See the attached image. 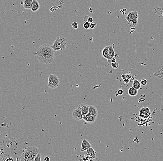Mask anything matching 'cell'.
I'll use <instances>...</instances> for the list:
<instances>
[{"label": "cell", "mask_w": 163, "mask_h": 161, "mask_svg": "<svg viewBox=\"0 0 163 161\" xmlns=\"http://www.w3.org/2000/svg\"><path fill=\"white\" fill-rule=\"evenodd\" d=\"M35 56L41 63L50 64L54 61L55 51L54 50L51 46L44 44L38 48Z\"/></svg>", "instance_id": "obj_1"}, {"label": "cell", "mask_w": 163, "mask_h": 161, "mask_svg": "<svg viewBox=\"0 0 163 161\" xmlns=\"http://www.w3.org/2000/svg\"><path fill=\"white\" fill-rule=\"evenodd\" d=\"M40 152L39 148L35 146H29L24 148L20 160L21 161H34L36 155Z\"/></svg>", "instance_id": "obj_2"}, {"label": "cell", "mask_w": 163, "mask_h": 161, "mask_svg": "<svg viewBox=\"0 0 163 161\" xmlns=\"http://www.w3.org/2000/svg\"><path fill=\"white\" fill-rule=\"evenodd\" d=\"M68 40L63 36H58L56 37L53 44L51 46L52 48L55 51L64 50L66 49Z\"/></svg>", "instance_id": "obj_3"}, {"label": "cell", "mask_w": 163, "mask_h": 161, "mask_svg": "<svg viewBox=\"0 0 163 161\" xmlns=\"http://www.w3.org/2000/svg\"><path fill=\"white\" fill-rule=\"evenodd\" d=\"M60 84L59 78L56 75L50 74L48 79V87L50 89H55L58 87Z\"/></svg>", "instance_id": "obj_4"}, {"label": "cell", "mask_w": 163, "mask_h": 161, "mask_svg": "<svg viewBox=\"0 0 163 161\" xmlns=\"http://www.w3.org/2000/svg\"><path fill=\"white\" fill-rule=\"evenodd\" d=\"M138 12L136 11H130L126 17V20L128 21V24L132 23L134 26H136L138 24Z\"/></svg>", "instance_id": "obj_5"}, {"label": "cell", "mask_w": 163, "mask_h": 161, "mask_svg": "<svg viewBox=\"0 0 163 161\" xmlns=\"http://www.w3.org/2000/svg\"><path fill=\"white\" fill-rule=\"evenodd\" d=\"M72 116L74 119L77 121L81 120L83 119V115L81 110L78 107L75 109L72 113Z\"/></svg>", "instance_id": "obj_6"}, {"label": "cell", "mask_w": 163, "mask_h": 161, "mask_svg": "<svg viewBox=\"0 0 163 161\" xmlns=\"http://www.w3.org/2000/svg\"><path fill=\"white\" fill-rule=\"evenodd\" d=\"M90 106V105L85 104H82L79 105L78 107L81 111L83 115V117H85L88 114Z\"/></svg>", "instance_id": "obj_7"}, {"label": "cell", "mask_w": 163, "mask_h": 161, "mask_svg": "<svg viewBox=\"0 0 163 161\" xmlns=\"http://www.w3.org/2000/svg\"><path fill=\"white\" fill-rule=\"evenodd\" d=\"M91 144L86 139L83 140L82 143L81 147V151L83 152L86 151L87 149L91 147Z\"/></svg>", "instance_id": "obj_8"}, {"label": "cell", "mask_w": 163, "mask_h": 161, "mask_svg": "<svg viewBox=\"0 0 163 161\" xmlns=\"http://www.w3.org/2000/svg\"><path fill=\"white\" fill-rule=\"evenodd\" d=\"M87 157L90 158V160H93L96 157V152L92 147H90L86 150Z\"/></svg>", "instance_id": "obj_9"}, {"label": "cell", "mask_w": 163, "mask_h": 161, "mask_svg": "<svg viewBox=\"0 0 163 161\" xmlns=\"http://www.w3.org/2000/svg\"><path fill=\"white\" fill-rule=\"evenodd\" d=\"M97 115H91L83 117L85 122L89 123H93L96 119Z\"/></svg>", "instance_id": "obj_10"}, {"label": "cell", "mask_w": 163, "mask_h": 161, "mask_svg": "<svg viewBox=\"0 0 163 161\" xmlns=\"http://www.w3.org/2000/svg\"><path fill=\"white\" fill-rule=\"evenodd\" d=\"M40 4L37 0H32V3L31 10L33 12H35L39 10Z\"/></svg>", "instance_id": "obj_11"}, {"label": "cell", "mask_w": 163, "mask_h": 161, "mask_svg": "<svg viewBox=\"0 0 163 161\" xmlns=\"http://www.w3.org/2000/svg\"><path fill=\"white\" fill-rule=\"evenodd\" d=\"M150 110L148 107L142 108L140 111V115L141 117L148 116L150 114Z\"/></svg>", "instance_id": "obj_12"}, {"label": "cell", "mask_w": 163, "mask_h": 161, "mask_svg": "<svg viewBox=\"0 0 163 161\" xmlns=\"http://www.w3.org/2000/svg\"><path fill=\"white\" fill-rule=\"evenodd\" d=\"M98 115V111L96 107L94 105H90L89 107L88 112L86 116H91V115Z\"/></svg>", "instance_id": "obj_13"}, {"label": "cell", "mask_w": 163, "mask_h": 161, "mask_svg": "<svg viewBox=\"0 0 163 161\" xmlns=\"http://www.w3.org/2000/svg\"><path fill=\"white\" fill-rule=\"evenodd\" d=\"M32 2V0H23L22 1L21 4H22L26 10H31Z\"/></svg>", "instance_id": "obj_14"}, {"label": "cell", "mask_w": 163, "mask_h": 161, "mask_svg": "<svg viewBox=\"0 0 163 161\" xmlns=\"http://www.w3.org/2000/svg\"><path fill=\"white\" fill-rule=\"evenodd\" d=\"M114 44H114L112 46H109V49H108L109 55H108V59L107 60L111 59L113 57H114V56H116L115 52L114 50Z\"/></svg>", "instance_id": "obj_15"}, {"label": "cell", "mask_w": 163, "mask_h": 161, "mask_svg": "<svg viewBox=\"0 0 163 161\" xmlns=\"http://www.w3.org/2000/svg\"><path fill=\"white\" fill-rule=\"evenodd\" d=\"M138 90L134 88L133 86L131 87L128 90V94L131 97H134L138 94Z\"/></svg>", "instance_id": "obj_16"}, {"label": "cell", "mask_w": 163, "mask_h": 161, "mask_svg": "<svg viewBox=\"0 0 163 161\" xmlns=\"http://www.w3.org/2000/svg\"><path fill=\"white\" fill-rule=\"evenodd\" d=\"M109 46H107L104 48L103 50L102 51V55L104 58L108 59V55H109Z\"/></svg>", "instance_id": "obj_17"}, {"label": "cell", "mask_w": 163, "mask_h": 161, "mask_svg": "<svg viewBox=\"0 0 163 161\" xmlns=\"http://www.w3.org/2000/svg\"><path fill=\"white\" fill-rule=\"evenodd\" d=\"M141 84L138 79H134L132 83V86L136 89L137 90H139L141 88Z\"/></svg>", "instance_id": "obj_18"}, {"label": "cell", "mask_w": 163, "mask_h": 161, "mask_svg": "<svg viewBox=\"0 0 163 161\" xmlns=\"http://www.w3.org/2000/svg\"><path fill=\"white\" fill-rule=\"evenodd\" d=\"M84 22H88L90 23H91L92 22H94L93 18L91 17L88 16H85L84 18Z\"/></svg>", "instance_id": "obj_19"}, {"label": "cell", "mask_w": 163, "mask_h": 161, "mask_svg": "<svg viewBox=\"0 0 163 161\" xmlns=\"http://www.w3.org/2000/svg\"><path fill=\"white\" fill-rule=\"evenodd\" d=\"M110 64H111V66H112V67L115 69H117L119 67V64L118 63V62H117V61L112 63Z\"/></svg>", "instance_id": "obj_20"}, {"label": "cell", "mask_w": 163, "mask_h": 161, "mask_svg": "<svg viewBox=\"0 0 163 161\" xmlns=\"http://www.w3.org/2000/svg\"><path fill=\"white\" fill-rule=\"evenodd\" d=\"M90 23L88 22H84L83 24V27L85 29H90Z\"/></svg>", "instance_id": "obj_21"}, {"label": "cell", "mask_w": 163, "mask_h": 161, "mask_svg": "<svg viewBox=\"0 0 163 161\" xmlns=\"http://www.w3.org/2000/svg\"><path fill=\"white\" fill-rule=\"evenodd\" d=\"M41 159V155L40 152H39L38 154L36 155L34 161H40Z\"/></svg>", "instance_id": "obj_22"}, {"label": "cell", "mask_w": 163, "mask_h": 161, "mask_svg": "<svg viewBox=\"0 0 163 161\" xmlns=\"http://www.w3.org/2000/svg\"><path fill=\"white\" fill-rule=\"evenodd\" d=\"M140 84H141V85H146L147 84H148V80L147 79H143L141 80V81H140Z\"/></svg>", "instance_id": "obj_23"}, {"label": "cell", "mask_w": 163, "mask_h": 161, "mask_svg": "<svg viewBox=\"0 0 163 161\" xmlns=\"http://www.w3.org/2000/svg\"><path fill=\"white\" fill-rule=\"evenodd\" d=\"M97 26V24L96 23V22H93L90 23V29H96V28Z\"/></svg>", "instance_id": "obj_24"}, {"label": "cell", "mask_w": 163, "mask_h": 161, "mask_svg": "<svg viewBox=\"0 0 163 161\" xmlns=\"http://www.w3.org/2000/svg\"><path fill=\"white\" fill-rule=\"evenodd\" d=\"M116 59L114 57H113L112 59H110V60H108V63L111 64L114 62H116Z\"/></svg>", "instance_id": "obj_25"}, {"label": "cell", "mask_w": 163, "mask_h": 161, "mask_svg": "<svg viewBox=\"0 0 163 161\" xmlns=\"http://www.w3.org/2000/svg\"><path fill=\"white\" fill-rule=\"evenodd\" d=\"M72 26L73 27V28L74 29H78V23L76 22H73L72 24Z\"/></svg>", "instance_id": "obj_26"}, {"label": "cell", "mask_w": 163, "mask_h": 161, "mask_svg": "<svg viewBox=\"0 0 163 161\" xmlns=\"http://www.w3.org/2000/svg\"><path fill=\"white\" fill-rule=\"evenodd\" d=\"M124 93V92L122 89H119L117 91V93L119 95H122Z\"/></svg>", "instance_id": "obj_27"}, {"label": "cell", "mask_w": 163, "mask_h": 161, "mask_svg": "<svg viewBox=\"0 0 163 161\" xmlns=\"http://www.w3.org/2000/svg\"><path fill=\"white\" fill-rule=\"evenodd\" d=\"M132 76L130 74H126V78L128 79H132Z\"/></svg>", "instance_id": "obj_28"}, {"label": "cell", "mask_w": 163, "mask_h": 161, "mask_svg": "<svg viewBox=\"0 0 163 161\" xmlns=\"http://www.w3.org/2000/svg\"><path fill=\"white\" fill-rule=\"evenodd\" d=\"M50 160V158L49 156H45L44 158V161H49Z\"/></svg>", "instance_id": "obj_29"}, {"label": "cell", "mask_w": 163, "mask_h": 161, "mask_svg": "<svg viewBox=\"0 0 163 161\" xmlns=\"http://www.w3.org/2000/svg\"><path fill=\"white\" fill-rule=\"evenodd\" d=\"M123 81L125 84H128L130 82V79L126 78L125 79H123Z\"/></svg>", "instance_id": "obj_30"}, {"label": "cell", "mask_w": 163, "mask_h": 161, "mask_svg": "<svg viewBox=\"0 0 163 161\" xmlns=\"http://www.w3.org/2000/svg\"><path fill=\"white\" fill-rule=\"evenodd\" d=\"M5 159H4L3 155H0V161H5Z\"/></svg>", "instance_id": "obj_31"}, {"label": "cell", "mask_w": 163, "mask_h": 161, "mask_svg": "<svg viewBox=\"0 0 163 161\" xmlns=\"http://www.w3.org/2000/svg\"><path fill=\"white\" fill-rule=\"evenodd\" d=\"M5 161H13L14 159L12 157H9V158H6L5 159Z\"/></svg>", "instance_id": "obj_32"}, {"label": "cell", "mask_w": 163, "mask_h": 161, "mask_svg": "<svg viewBox=\"0 0 163 161\" xmlns=\"http://www.w3.org/2000/svg\"><path fill=\"white\" fill-rule=\"evenodd\" d=\"M121 78L123 80V79H125L126 78V74H123L121 75Z\"/></svg>", "instance_id": "obj_33"}]
</instances>
